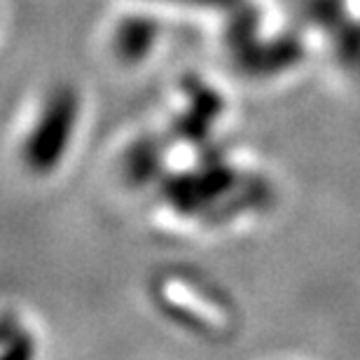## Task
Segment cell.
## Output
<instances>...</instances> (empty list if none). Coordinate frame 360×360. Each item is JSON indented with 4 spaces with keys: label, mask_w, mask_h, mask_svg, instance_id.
<instances>
[{
    "label": "cell",
    "mask_w": 360,
    "mask_h": 360,
    "mask_svg": "<svg viewBox=\"0 0 360 360\" xmlns=\"http://www.w3.org/2000/svg\"><path fill=\"white\" fill-rule=\"evenodd\" d=\"M80 122V96L73 87H56L42 101L21 146V160L33 174H49L66 157Z\"/></svg>",
    "instance_id": "cell-1"
},
{
    "label": "cell",
    "mask_w": 360,
    "mask_h": 360,
    "mask_svg": "<svg viewBox=\"0 0 360 360\" xmlns=\"http://www.w3.org/2000/svg\"><path fill=\"white\" fill-rule=\"evenodd\" d=\"M14 340L31 342V337H28L26 330L19 326V321H14L12 316H3V319H0V354H7V356L28 354V349L24 347V344L14 342Z\"/></svg>",
    "instance_id": "cell-3"
},
{
    "label": "cell",
    "mask_w": 360,
    "mask_h": 360,
    "mask_svg": "<svg viewBox=\"0 0 360 360\" xmlns=\"http://www.w3.org/2000/svg\"><path fill=\"white\" fill-rule=\"evenodd\" d=\"M157 38V26L155 21L136 17L129 19L122 24V28H117V38H115V45H117L120 54L124 59H141L146 56L155 45Z\"/></svg>",
    "instance_id": "cell-2"
}]
</instances>
